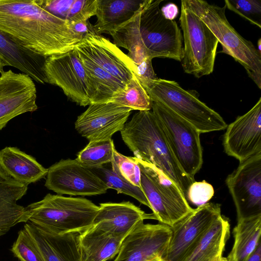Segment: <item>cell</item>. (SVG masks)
Instances as JSON below:
<instances>
[{
  "mask_svg": "<svg viewBox=\"0 0 261 261\" xmlns=\"http://www.w3.org/2000/svg\"><path fill=\"white\" fill-rule=\"evenodd\" d=\"M115 149L112 139L89 142L84 149L78 152L75 159L87 168L100 167L111 163Z\"/></svg>",
  "mask_w": 261,
  "mask_h": 261,
  "instance_id": "cell-31",
  "label": "cell"
},
{
  "mask_svg": "<svg viewBox=\"0 0 261 261\" xmlns=\"http://www.w3.org/2000/svg\"><path fill=\"white\" fill-rule=\"evenodd\" d=\"M142 5L143 3L130 20L109 34L112 36L115 45L128 50L127 55L136 65L149 58L140 32V18Z\"/></svg>",
  "mask_w": 261,
  "mask_h": 261,
  "instance_id": "cell-28",
  "label": "cell"
},
{
  "mask_svg": "<svg viewBox=\"0 0 261 261\" xmlns=\"http://www.w3.org/2000/svg\"><path fill=\"white\" fill-rule=\"evenodd\" d=\"M112 170L134 186L141 188L140 169L135 157L122 154L115 149L111 163Z\"/></svg>",
  "mask_w": 261,
  "mask_h": 261,
  "instance_id": "cell-33",
  "label": "cell"
},
{
  "mask_svg": "<svg viewBox=\"0 0 261 261\" xmlns=\"http://www.w3.org/2000/svg\"><path fill=\"white\" fill-rule=\"evenodd\" d=\"M152 110L180 167L194 179L203 163L200 133L190 122L159 103L153 102Z\"/></svg>",
  "mask_w": 261,
  "mask_h": 261,
  "instance_id": "cell-8",
  "label": "cell"
},
{
  "mask_svg": "<svg viewBox=\"0 0 261 261\" xmlns=\"http://www.w3.org/2000/svg\"><path fill=\"white\" fill-rule=\"evenodd\" d=\"M24 228L34 239L44 261H80L79 237L81 232L55 234L29 222Z\"/></svg>",
  "mask_w": 261,
  "mask_h": 261,
  "instance_id": "cell-20",
  "label": "cell"
},
{
  "mask_svg": "<svg viewBox=\"0 0 261 261\" xmlns=\"http://www.w3.org/2000/svg\"><path fill=\"white\" fill-rule=\"evenodd\" d=\"M120 134L135 157L161 170L178 187L186 198L188 189L195 179L187 175L180 167L152 111L135 113L125 123Z\"/></svg>",
  "mask_w": 261,
  "mask_h": 261,
  "instance_id": "cell-2",
  "label": "cell"
},
{
  "mask_svg": "<svg viewBox=\"0 0 261 261\" xmlns=\"http://www.w3.org/2000/svg\"><path fill=\"white\" fill-rule=\"evenodd\" d=\"M5 66H7L6 64L0 59V71L3 70V68Z\"/></svg>",
  "mask_w": 261,
  "mask_h": 261,
  "instance_id": "cell-43",
  "label": "cell"
},
{
  "mask_svg": "<svg viewBox=\"0 0 261 261\" xmlns=\"http://www.w3.org/2000/svg\"><path fill=\"white\" fill-rule=\"evenodd\" d=\"M209 28L222 46L223 53L232 57L246 70L249 77L261 89V54L254 44L241 36L228 22L226 6L202 0H182Z\"/></svg>",
  "mask_w": 261,
  "mask_h": 261,
  "instance_id": "cell-4",
  "label": "cell"
},
{
  "mask_svg": "<svg viewBox=\"0 0 261 261\" xmlns=\"http://www.w3.org/2000/svg\"><path fill=\"white\" fill-rule=\"evenodd\" d=\"M28 222L58 234L82 232L93 225L99 206L84 198L47 194L25 207Z\"/></svg>",
  "mask_w": 261,
  "mask_h": 261,
  "instance_id": "cell-3",
  "label": "cell"
},
{
  "mask_svg": "<svg viewBox=\"0 0 261 261\" xmlns=\"http://www.w3.org/2000/svg\"><path fill=\"white\" fill-rule=\"evenodd\" d=\"M0 167L14 180L27 185L44 178L48 172L33 156L14 147L0 151Z\"/></svg>",
  "mask_w": 261,
  "mask_h": 261,
  "instance_id": "cell-23",
  "label": "cell"
},
{
  "mask_svg": "<svg viewBox=\"0 0 261 261\" xmlns=\"http://www.w3.org/2000/svg\"><path fill=\"white\" fill-rule=\"evenodd\" d=\"M257 48L256 49L257 50L258 52L261 54V39L259 38L257 41Z\"/></svg>",
  "mask_w": 261,
  "mask_h": 261,
  "instance_id": "cell-42",
  "label": "cell"
},
{
  "mask_svg": "<svg viewBox=\"0 0 261 261\" xmlns=\"http://www.w3.org/2000/svg\"><path fill=\"white\" fill-rule=\"evenodd\" d=\"M47 57L23 46L17 40L0 31V59L30 76L38 83H47L44 71Z\"/></svg>",
  "mask_w": 261,
  "mask_h": 261,
  "instance_id": "cell-21",
  "label": "cell"
},
{
  "mask_svg": "<svg viewBox=\"0 0 261 261\" xmlns=\"http://www.w3.org/2000/svg\"><path fill=\"white\" fill-rule=\"evenodd\" d=\"M230 236L228 219L221 215L183 261H211L222 254Z\"/></svg>",
  "mask_w": 261,
  "mask_h": 261,
  "instance_id": "cell-27",
  "label": "cell"
},
{
  "mask_svg": "<svg viewBox=\"0 0 261 261\" xmlns=\"http://www.w3.org/2000/svg\"><path fill=\"white\" fill-rule=\"evenodd\" d=\"M45 186L58 195L93 196L109 189L91 169L76 159L61 160L48 169Z\"/></svg>",
  "mask_w": 261,
  "mask_h": 261,
  "instance_id": "cell-13",
  "label": "cell"
},
{
  "mask_svg": "<svg viewBox=\"0 0 261 261\" xmlns=\"http://www.w3.org/2000/svg\"><path fill=\"white\" fill-rule=\"evenodd\" d=\"M224 2L229 10L261 28L260 0H225Z\"/></svg>",
  "mask_w": 261,
  "mask_h": 261,
  "instance_id": "cell-35",
  "label": "cell"
},
{
  "mask_svg": "<svg viewBox=\"0 0 261 261\" xmlns=\"http://www.w3.org/2000/svg\"><path fill=\"white\" fill-rule=\"evenodd\" d=\"M223 136L225 153L242 162L261 152V97L246 113L227 125Z\"/></svg>",
  "mask_w": 261,
  "mask_h": 261,
  "instance_id": "cell-18",
  "label": "cell"
},
{
  "mask_svg": "<svg viewBox=\"0 0 261 261\" xmlns=\"http://www.w3.org/2000/svg\"><path fill=\"white\" fill-rule=\"evenodd\" d=\"M139 81L153 102L163 105L188 121L200 134L226 129L227 124L220 114L175 81L159 78Z\"/></svg>",
  "mask_w": 261,
  "mask_h": 261,
  "instance_id": "cell-5",
  "label": "cell"
},
{
  "mask_svg": "<svg viewBox=\"0 0 261 261\" xmlns=\"http://www.w3.org/2000/svg\"><path fill=\"white\" fill-rule=\"evenodd\" d=\"M11 251L20 261H44L35 242L24 228L18 231Z\"/></svg>",
  "mask_w": 261,
  "mask_h": 261,
  "instance_id": "cell-34",
  "label": "cell"
},
{
  "mask_svg": "<svg viewBox=\"0 0 261 261\" xmlns=\"http://www.w3.org/2000/svg\"><path fill=\"white\" fill-rule=\"evenodd\" d=\"M0 31L46 57L73 50L83 37L36 0H0Z\"/></svg>",
  "mask_w": 261,
  "mask_h": 261,
  "instance_id": "cell-1",
  "label": "cell"
},
{
  "mask_svg": "<svg viewBox=\"0 0 261 261\" xmlns=\"http://www.w3.org/2000/svg\"><path fill=\"white\" fill-rule=\"evenodd\" d=\"M0 130L14 117L36 111L37 91L33 79L11 70L0 71Z\"/></svg>",
  "mask_w": 261,
  "mask_h": 261,
  "instance_id": "cell-15",
  "label": "cell"
},
{
  "mask_svg": "<svg viewBox=\"0 0 261 261\" xmlns=\"http://www.w3.org/2000/svg\"><path fill=\"white\" fill-rule=\"evenodd\" d=\"M171 232L168 225L142 222L124 238L114 261H147L164 257Z\"/></svg>",
  "mask_w": 261,
  "mask_h": 261,
  "instance_id": "cell-16",
  "label": "cell"
},
{
  "mask_svg": "<svg viewBox=\"0 0 261 261\" xmlns=\"http://www.w3.org/2000/svg\"><path fill=\"white\" fill-rule=\"evenodd\" d=\"M156 218L130 201L100 203L92 226L117 237L125 238L145 219Z\"/></svg>",
  "mask_w": 261,
  "mask_h": 261,
  "instance_id": "cell-19",
  "label": "cell"
},
{
  "mask_svg": "<svg viewBox=\"0 0 261 261\" xmlns=\"http://www.w3.org/2000/svg\"><path fill=\"white\" fill-rule=\"evenodd\" d=\"M211 261H227L226 258L222 256V254H219Z\"/></svg>",
  "mask_w": 261,
  "mask_h": 261,
  "instance_id": "cell-40",
  "label": "cell"
},
{
  "mask_svg": "<svg viewBox=\"0 0 261 261\" xmlns=\"http://www.w3.org/2000/svg\"><path fill=\"white\" fill-rule=\"evenodd\" d=\"M28 186L14 180L0 167V237L16 224L28 222L26 208L17 203Z\"/></svg>",
  "mask_w": 261,
  "mask_h": 261,
  "instance_id": "cell-22",
  "label": "cell"
},
{
  "mask_svg": "<svg viewBox=\"0 0 261 261\" xmlns=\"http://www.w3.org/2000/svg\"><path fill=\"white\" fill-rule=\"evenodd\" d=\"M225 181L238 219L261 215V152L240 162Z\"/></svg>",
  "mask_w": 261,
  "mask_h": 261,
  "instance_id": "cell-12",
  "label": "cell"
},
{
  "mask_svg": "<svg viewBox=\"0 0 261 261\" xmlns=\"http://www.w3.org/2000/svg\"><path fill=\"white\" fill-rule=\"evenodd\" d=\"M152 59L146 58L137 65V77L139 81L155 80L158 79L152 65Z\"/></svg>",
  "mask_w": 261,
  "mask_h": 261,
  "instance_id": "cell-37",
  "label": "cell"
},
{
  "mask_svg": "<svg viewBox=\"0 0 261 261\" xmlns=\"http://www.w3.org/2000/svg\"><path fill=\"white\" fill-rule=\"evenodd\" d=\"M147 261H166L163 257H156Z\"/></svg>",
  "mask_w": 261,
  "mask_h": 261,
  "instance_id": "cell-41",
  "label": "cell"
},
{
  "mask_svg": "<svg viewBox=\"0 0 261 261\" xmlns=\"http://www.w3.org/2000/svg\"><path fill=\"white\" fill-rule=\"evenodd\" d=\"M246 261H261V244L258 245L252 253L249 256Z\"/></svg>",
  "mask_w": 261,
  "mask_h": 261,
  "instance_id": "cell-39",
  "label": "cell"
},
{
  "mask_svg": "<svg viewBox=\"0 0 261 261\" xmlns=\"http://www.w3.org/2000/svg\"><path fill=\"white\" fill-rule=\"evenodd\" d=\"M143 1L97 0V21L92 26L95 33L109 34L130 20L140 9Z\"/></svg>",
  "mask_w": 261,
  "mask_h": 261,
  "instance_id": "cell-25",
  "label": "cell"
},
{
  "mask_svg": "<svg viewBox=\"0 0 261 261\" xmlns=\"http://www.w3.org/2000/svg\"><path fill=\"white\" fill-rule=\"evenodd\" d=\"M133 110L150 111L153 101L137 76L134 75L122 90L109 101Z\"/></svg>",
  "mask_w": 261,
  "mask_h": 261,
  "instance_id": "cell-30",
  "label": "cell"
},
{
  "mask_svg": "<svg viewBox=\"0 0 261 261\" xmlns=\"http://www.w3.org/2000/svg\"><path fill=\"white\" fill-rule=\"evenodd\" d=\"M81 60L94 91L91 103L109 102L125 84L102 69L92 61L76 55Z\"/></svg>",
  "mask_w": 261,
  "mask_h": 261,
  "instance_id": "cell-29",
  "label": "cell"
},
{
  "mask_svg": "<svg viewBox=\"0 0 261 261\" xmlns=\"http://www.w3.org/2000/svg\"><path fill=\"white\" fill-rule=\"evenodd\" d=\"M221 215L219 204L208 202L194 208L176 222L171 227V236L165 260L183 261Z\"/></svg>",
  "mask_w": 261,
  "mask_h": 261,
  "instance_id": "cell-11",
  "label": "cell"
},
{
  "mask_svg": "<svg viewBox=\"0 0 261 261\" xmlns=\"http://www.w3.org/2000/svg\"><path fill=\"white\" fill-rule=\"evenodd\" d=\"M164 0H144L140 14V32L148 57L169 58L181 61L184 48L180 29L176 22L163 15Z\"/></svg>",
  "mask_w": 261,
  "mask_h": 261,
  "instance_id": "cell-9",
  "label": "cell"
},
{
  "mask_svg": "<svg viewBox=\"0 0 261 261\" xmlns=\"http://www.w3.org/2000/svg\"><path fill=\"white\" fill-rule=\"evenodd\" d=\"M44 71L47 83L55 85L76 104L89 105L94 91L83 63L73 50L46 59Z\"/></svg>",
  "mask_w": 261,
  "mask_h": 261,
  "instance_id": "cell-10",
  "label": "cell"
},
{
  "mask_svg": "<svg viewBox=\"0 0 261 261\" xmlns=\"http://www.w3.org/2000/svg\"><path fill=\"white\" fill-rule=\"evenodd\" d=\"M261 215L238 219L233 229L234 242L227 261H246L260 243Z\"/></svg>",
  "mask_w": 261,
  "mask_h": 261,
  "instance_id": "cell-26",
  "label": "cell"
},
{
  "mask_svg": "<svg viewBox=\"0 0 261 261\" xmlns=\"http://www.w3.org/2000/svg\"><path fill=\"white\" fill-rule=\"evenodd\" d=\"M107 186L118 193L129 195L142 204L150 208V204L141 188L134 186L114 172L112 168L104 165L90 168Z\"/></svg>",
  "mask_w": 261,
  "mask_h": 261,
  "instance_id": "cell-32",
  "label": "cell"
},
{
  "mask_svg": "<svg viewBox=\"0 0 261 261\" xmlns=\"http://www.w3.org/2000/svg\"><path fill=\"white\" fill-rule=\"evenodd\" d=\"M132 110L110 102L91 103L78 116L75 128L89 142L109 140L121 130Z\"/></svg>",
  "mask_w": 261,
  "mask_h": 261,
  "instance_id": "cell-17",
  "label": "cell"
},
{
  "mask_svg": "<svg viewBox=\"0 0 261 261\" xmlns=\"http://www.w3.org/2000/svg\"><path fill=\"white\" fill-rule=\"evenodd\" d=\"M161 11L164 17L169 20H174L178 13L177 6L172 3H168L162 7Z\"/></svg>",
  "mask_w": 261,
  "mask_h": 261,
  "instance_id": "cell-38",
  "label": "cell"
},
{
  "mask_svg": "<svg viewBox=\"0 0 261 261\" xmlns=\"http://www.w3.org/2000/svg\"><path fill=\"white\" fill-rule=\"evenodd\" d=\"M214 194V190L212 185L204 180L195 181L188 189L186 199L198 207L208 203Z\"/></svg>",
  "mask_w": 261,
  "mask_h": 261,
  "instance_id": "cell-36",
  "label": "cell"
},
{
  "mask_svg": "<svg viewBox=\"0 0 261 261\" xmlns=\"http://www.w3.org/2000/svg\"><path fill=\"white\" fill-rule=\"evenodd\" d=\"M135 158L140 169L141 188L156 220L171 227L193 210L178 187L161 170Z\"/></svg>",
  "mask_w": 261,
  "mask_h": 261,
  "instance_id": "cell-6",
  "label": "cell"
},
{
  "mask_svg": "<svg viewBox=\"0 0 261 261\" xmlns=\"http://www.w3.org/2000/svg\"><path fill=\"white\" fill-rule=\"evenodd\" d=\"M180 26L184 42L181 64L185 73L197 78L213 72L219 43L212 31L181 2Z\"/></svg>",
  "mask_w": 261,
  "mask_h": 261,
  "instance_id": "cell-7",
  "label": "cell"
},
{
  "mask_svg": "<svg viewBox=\"0 0 261 261\" xmlns=\"http://www.w3.org/2000/svg\"><path fill=\"white\" fill-rule=\"evenodd\" d=\"M73 50L96 64L125 84L134 75L137 67L127 55L108 39L88 33L75 46Z\"/></svg>",
  "mask_w": 261,
  "mask_h": 261,
  "instance_id": "cell-14",
  "label": "cell"
},
{
  "mask_svg": "<svg viewBox=\"0 0 261 261\" xmlns=\"http://www.w3.org/2000/svg\"><path fill=\"white\" fill-rule=\"evenodd\" d=\"M124 238L91 226L79 237L80 261H107L119 251Z\"/></svg>",
  "mask_w": 261,
  "mask_h": 261,
  "instance_id": "cell-24",
  "label": "cell"
}]
</instances>
